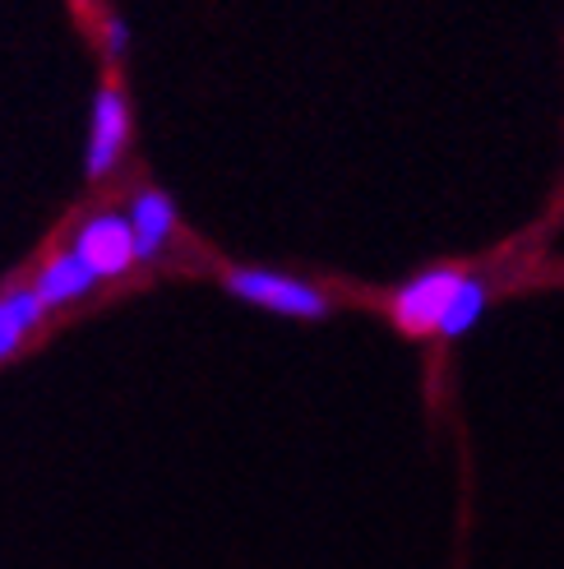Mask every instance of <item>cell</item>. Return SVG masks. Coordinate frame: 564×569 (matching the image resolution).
Listing matches in <instances>:
<instances>
[{"instance_id": "1", "label": "cell", "mask_w": 564, "mask_h": 569, "mask_svg": "<svg viewBox=\"0 0 564 569\" xmlns=\"http://www.w3.org/2000/svg\"><path fill=\"white\" fill-rule=\"evenodd\" d=\"M472 269H476V260H440L431 269H421L416 278L399 282L393 292H384L389 325L399 329L403 338H416V343L435 338L444 316H449V306H454V297H459V288L467 282Z\"/></svg>"}, {"instance_id": "6", "label": "cell", "mask_w": 564, "mask_h": 569, "mask_svg": "<svg viewBox=\"0 0 564 569\" xmlns=\"http://www.w3.org/2000/svg\"><path fill=\"white\" fill-rule=\"evenodd\" d=\"M93 282H98V278L66 250V254H51V260L42 264V273H38V282H33V297L42 301V310H47V306H66V301H79L83 292L93 288Z\"/></svg>"}, {"instance_id": "5", "label": "cell", "mask_w": 564, "mask_h": 569, "mask_svg": "<svg viewBox=\"0 0 564 569\" xmlns=\"http://www.w3.org/2000/svg\"><path fill=\"white\" fill-rule=\"evenodd\" d=\"M125 222L134 232V260H158V254L167 250V241L181 232L172 199H167L162 190H139Z\"/></svg>"}, {"instance_id": "2", "label": "cell", "mask_w": 564, "mask_h": 569, "mask_svg": "<svg viewBox=\"0 0 564 569\" xmlns=\"http://www.w3.org/2000/svg\"><path fill=\"white\" fill-rule=\"evenodd\" d=\"M222 288L232 297L264 306L273 316H292V320H324L333 310V297L324 288L292 273H273V269H250V264H228L222 269Z\"/></svg>"}, {"instance_id": "7", "label": "cell", "mask_w": 564, "mask_h": 569, "mask_svg": "<svg viewBox=\"0 0 564 569\" xmlns=\"http://www.w3.org/2000/svg\"><path fill=\"white\" fill-rule=\"evenodd\" d=\"M28 333V325L14 316V306L10 301H0V357H10L19 348V338Z\"/></svg>"}, {"instance_id": "3", "label": "cell", "mask_w": 564, "mask_h": 569, "mask_svg": "<svg viewBox=\"0 0 564 569\" xmlns=\"http://www.w3.org/2000/svg\"><path fill=\"white\" fill-rule=\"evenodd\" d=\"M130 144V102H125V83L121 70L107 66L102 89H98V107H93V139H89V181H102L111 167L121 162Z\"/></svg>"}, {"instance_id": "4", "label": "cell", "mask_w": 564, "mask_h": 569, "mask_svg": "<svg viewBox=\"0 0 564 569\" xmlns=\"http://www.w3.org/2000/svg\"><path fill=\"white\" fill-rule=\"evenodd\" d=\"M70 254L93 278H121L139 264L134 260V232H130V222L121 213H98V218L83 222Z\"/></svg>"}]
</instances>
